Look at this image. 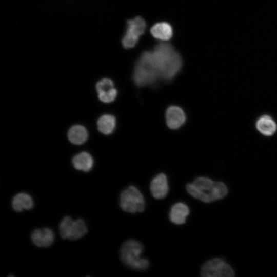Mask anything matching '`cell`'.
Masks as SVG:
<instances>
[{"label":"cell","instance_id":"obj_1","mask_svg":"<svg viewBox=\"0 0 277 277\" xmlns=\"http://www.w3.org/2000/svg\"><path fill=\"white\" fill-rule=\"evenodd\" d=\"M152 52L160 77L166 81L173 79L182 68L180 54L171 44L166 43L155 45Z\"/></svg>","mask_w":277,"mask_h":277},{"label":"cell","instance_id":"obj_2","mask_svg":"<svg viewBox=\"0 0 277 277\" xmlns=\"http://www.w3.org/2000/svg\"><path fill=\"white\" fill-rule=\"evenodd\" d=\"M187 192L193 197L205 203H210L225 197L228 188L222 182L200 176L186 186Z\"/></svg>","mask_w":277,"mask_h":277},{"label":"cell","instance_id":"obj_3","mask_svg":"<svg viewBox=\"0 0 277 277\" xmlns=\"http://www.w3.org/2000/svg\"><path fill=\"white\" fill-rule=\"evenodd\" d=\"M160 78L152 50L143 52L136 61L133 80L136 86L144 87L154 83Z\"/></svg>","mask_w":277,"mask_h":277},{"label":"cell","instance_id":"obj_4","mask_svg":"<svg viewBox=\"0 0 277 277\" xmlns=\"http://www.w3.org/2000/svg\"><path fill=\"white\" fill-rule=\"evenodd\" d=\"M143 246L139 241L130 239L122 245L120 250L121 261L128 267L135 270H145L149 266L148 259L141 257Z\"/></svg>","mask_w":277,"mask_h":277},{"label":"cell","instance_id":"obj_5","mask_svg":"<svg viewBox=\"0 0 277 277\" xmlns=\"http://www.w3.org/2000/svg\"><path fill=\"white\" fill-rule=\"evenodd\" d=\"M120 206L125 212L135 213L144 211L145 202L140 191L136 187L130 185L121 193Z\"/></svg>","mask_w":277,"mask_h":277},{"label":"cell","instance_id":"obj_6","mask_svg":"<svg viewBox=\"0 0 277 277\" xmlns=\"http://www.w3.org/2000/svg\"><path fill=\"white\" fill-rule=\"evenodd\" d=\"M61 236L64 239L76 240L82 238L88 231L85 221L81 219L73 220L69 216H65L59 225Z\"/></svg>","mask_w":277,"mask_h":277},{"label":"cell","instance_id":"obj_7","mask_svg":"<svg viewBox=\"0 0 277 277\" xmlns=\"http://www.w3.org/2000/svg\"><path fill=\"white\" fill-rule=\"evenodd\" d=\"M146 28V22L140 16L128 20L125 33L122 39L123 47L127 49L134 47L138 42L140 36L145 32Z\"/></svg>","mask_w":277,"mask_h":277},{"label":"cell","instance_id":"obj_8","mask_svg":"<svg viewBox=\"0 0 277 277\" xmlns=\"http://www.w3.org/2000/svg\"><path fill=\"white\" fill-rule=\"evenodd\" d=\"M234 273L229 264L219 258L207 261L201 269V275L204 277H230L233 276Z\"/></svg>","mask_w":277,"mask_h":277},{"label":"cell","instance_id":"obj_9","mask_svg":"<svg viewBox=\"0 0 277 277\" xmlns=\"http://www.w3.org/2000/svg\"><path fill=\"white\" fill-rule=\"evenodd\" d=\"M255 128L262 135L270 137L273 136L277 131V123L271 115L263 114L256 118Z\"/></svg>","mask_w":277,"mask_h":277},{"label":"cell","instance_id":"obj_10","mask_svg":"<svg viewBox=\"0 0 277 277\" xmlns=\"http://www.w3.org/2000/svg\"><path fill=\"white\" fill-rule=\"evenodd\" d=\"M96 89L98 98L104 103H111L114 101L117 96V90L114 88L113 82L111 79H102L97 83Z\"/></svg>","mask_w":277,"mask_h":277},{"label":"cell","instance_id":"obj_11","mask_svg":"<svg viewBox=\"0 0 277 277\" xmlns=\"http://www.w3.org/2000/svg\"><path fill=\"white\" fill-rule=\"evenodd\" d=\"M165 117L166 124L171 129L180 128L186 121L184 111L177 106L169 107L166 111Z\"/></svg>","mask_w":277,"mask_h":277},{"label":"cell","instance_id":"obj_12","mask_svg":"<svg viewBox=\"0 0 277 277\" xmlns=\"http://www.w3.org/2000/svg\"><path fill=\"white\" fill-rule=\"evenodd\" d=\"M55 238L54 233L49 228H37L33 230L31 235L33 243L37 247H48L53 243Z\"/></svg>","mask_w":277,"mask_h":277},{"label":"cell","instance_id":"obj_13","mask_svg":"<svg viewBox=\"0 0 277 277\" xmlns=\"http://www.w3.org/2000/svg\"><path fill=\"white\" fill-rule=\"evenodd\" d=\"M150 190L152 196L156 199L164 198L169 191V186L166 175L159 173L151 181Z\"/></svg>","mask_w":277,"mask_h":277},{"label":"cell","instance_id":"obj_14","mask_svg":"<svg viewBox=\"0 0 277 277\" xmlns=\"http://www.w3.org/2000/svg\"><path fill=\"white\" fill-rule=\"evenodd\" d=\"M189 209L185 204L182 202L176 203L170 209L169 219L175 224H183L185 223L186 217L189 214Z\"/></svg>","mask_w":277,"mask_h":277},{"label":"cell","instance_id":"obj_15","mask_svg":"<svg viewBox=\"0 0 277 277\" xmlns=\"http://www.w3.org/2000/svg\"><path fill=\"white\" fill-rule=\"evenodd\" d=\"M151 35L155 38L162 41H168L173 35L171 25L165 22H159L152 26L150 29Z\"/></svg>","mask_w":277,"mask_h":277},{"label":"cell","instance_id":"obj_16","mask_svg":"<svg viewBox=\"0 0 277 277\" xmlns=\"http://www.w3.org/2000/svg\"><path fill=\"white\" fill-rule=\"evenodd\" d=\"M73 167L78 170L89 171L93 166V160L87 152H82L75 155L72 159Z\"/></svg>","mask_w":277,"mask_h":277},{"label":"cell","instance_id":"obj_17","mask_svg":"<svg viewBox=\"0 0 277 277\" xmlns=\"http://www.w3.org/2000/svg\"><path fill=\"white\" fill-rule=\"evenodd\" d=\"M33 205L32 197L24 192L16 194L12 201V208L17 212H21L24 210H30L33 208Z\"/></svg>","mask_w":277,"mask_h":277},{"label":"cell","instance_id":"obj_18","mask_svg":"<svg viewBox=\"0 0 277 277\" xmlns=\"http://www.w3.org/2000/svg\"><path fill=\"white\" fill-rule=\"evenodd\" d=\"M68 137L73 144L81 145L86 141L88 132L84 126L79 125H74L69 130Z\"/></svg>","mask_w":277,"mask_h":277},{"label":"cell","instance_id":"obj_19","mask_svg":"<svg viewBox=\"0 0 277 277\" xmlns=\"http://www.w3.org/2000/svg\"><path fill=\"white\" fill-rule=\"evenodd\" d=\"M116 125L115 117L111 114H104L97 122L98 130L103 134L108 135L113 132Z\"/></svg>","mask_w":277,"mask_h":277}]
</instances>
